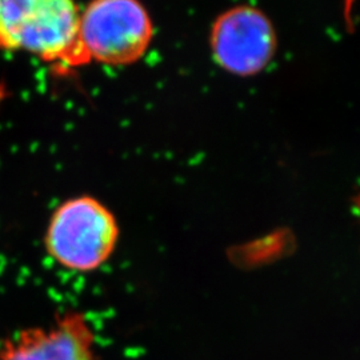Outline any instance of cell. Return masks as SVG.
Returning <instances> with one entry per match:
<instances>
[{
    "label": "cell",
    "instance_id": "1",
    "mask_svg": "<svg viewBox=\"0 0 360 360\" xmlns=\"http://www.w3.org/2000/svg\"><path fill=\"white\" fill-rule=\"evenodd\" d=\"M77 0H0V51L26 52L59 74L89 65Z\"/></svg>",
    "mask_w": 360,
    "mask_h": 360
},
{
    "label": "cell",
    "instance_id": "2",
    "mask_svg": "<svg viewBox=\"0 0 360 360\" xmlns=\"http://www.w3.org/2000/svg\"><path fill=\"white\" fill-rule=\"evenodd\" d=\"M120 229L114 212L89 195L68 199L55 208L47 226V254L60 267L92 272L115 252Z\"/></svg>",
    "mask_w": 360,
    "mask_h": 360
},
{
    "label": "cell",
    "instance_id": "3",
    "mask_svg": "<svg viewBox=\"0 0 360 360\" xmlns=\"http://www.w3.org/2000/svg\"><path fill=\"white\" fill-rule=\"evenodd\" d=\"M154 39V23L141 0H90L80 11L79 43L87 63H138Z\"/></svg>",
    "mask_w": 360,
    "mask_h": 360
},
{
    "label": "cell",
    "instance_id": "4",
    "mask_svg": "<svg viewBox=\"0 0 360 360\" xmlns=\"http://www.w3.org/2000/svg\"><path fill=\"white\" fill-rule=\"evenodd\" d=\"M210 43L221 68L238 77H251L270 63L276 37L264 13L250 6H238L215 20Z\"/></svg>",
    "mask_w": 360,
    "mask_h": 360
},
{
    "label": "cell",
    "instance_id": "5",
    "mask_svg": "<svg viewBox=\"0 0 360 360\" xmlns=\"http://www.w3.org/2000/svg\"><path fill=\"white\" fill-rule=\"evenodd\" d=\"M0 360H96L95 333L83 312L67 311L49 327H30L4 339Z\"/></svg>",
    "mask_w": 360,
    "mask_h": 360
},
{
    "label": "cell",
    "instance_id": "6",
    "mask_svg": "<svg viewBox=\"0 0 360 360\" xmlns=\"http://www.w3.org/2000/svg\"><path fill=\"white\" fill-rule=\"evenodd\" d=\"M7 98H8V87L4 82H0V108Z\"/></svg>",
    "mask_w": 360,
    "mask_h": 360
},
{
    "label": "cell",
    "instance_id": "7",
    "mask_svg": "<svg viewBox=\"0 0 360 360\" xmlns=\"http://www.w3.org/2000/svg\"><path fill=\"white\" fill-rule=\"evenodd\" d=\"M358 208H359V215H360V198H359V200H358Z\"/></svg>",
    "mask_w": 360,
    "mask_h": 360
}]
</instances>
